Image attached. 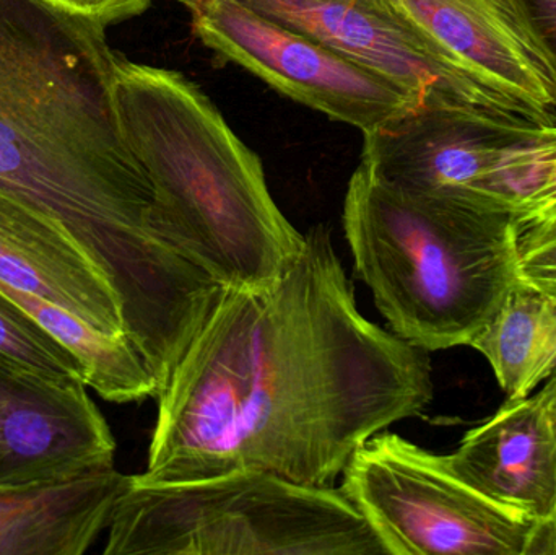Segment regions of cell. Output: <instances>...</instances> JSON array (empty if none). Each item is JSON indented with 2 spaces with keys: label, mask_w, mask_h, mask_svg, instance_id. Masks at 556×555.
Instances as JSON below:
<instances>
[{
  "label": "cell",
  "mask_w": 556,
  "mask_h": 555,
  "mask_svg": "<svg viewBox=\"0 0 556 555\" xmlns=\"http://www.w3.org/2000/svg\"><path fill=\"white\" fill-rule=\"evenodd\" d=\"M430 352L369 321L330 231L267 286L225 289L160 391L139 484L267 471L332 485L356 450L433 401Z\"/></svg>",
  "instance_id": "cell-1"
},
{
  "label": "cell",
  "mask_w": 556,
  "mask_h": 555,
  "mask_svg": "<svg viewBox=\"0 0 556 555\" xmlns=\"http://www.w3.org/2000/svg\"><path fill=\"white\" fill-rule=\"evenodd\" d=\"M106 28L0 0V191L64 225L110 277L147 361L186 348L222 286L166 235L114 98Z\"/></svg>",
  "instance_id": "cell-2"
},
{
  "label": "cell",
  "mask_w": 556,
  "mask_h": 555,
  "mask_svg": "<svg viewBox=\"0 0 556 555\" xmlns=\"http://www.w3.org/2000/svg\"><path fill=\"white\" fill-rule=\"evenodd\" d=\"M121 126L149 176L166 234L225 289H256L300 256L304 234L278 207L260 156L181 72L117 54Z\"/></svg>",
  "instance_id": "cell-3"
},
{
  "label": "cell",
  "mask_w": 556,
  "mask_h": 555,
  "mask_svg": "<svg viewBox=\"0 0 556 555\" xmlns=\"http://www.w3.org/2000/svg\"><path fill=\"white\" fill-rule=\"evenodd\" d=\"M353 269L399 338L469 345L519 282L515 218L395 188L359 163L343 201Z\"/></svg>",
  "instance_id": "cell-4"
},
{
  "label": "cell",
  "mask_w": 556,
  "mask_h": 555,
  "mask_svg": "<svg viewBox=\"0 0 556 555\" xmlns=\"http://www.w3.org/2000/svg\"><path fill=\"white\" fill-rule=\"evenodd\" d=\"M104 555H386L378 534L332 485L267 471L175 484L130 482Z\"/></svg>",
  "instance_id": "cell-5"
},
{
  "label": "cell",
  "mask_w": 556,
  "mask_h": 555,
  "mask_svg": "<svg viewBox=\"0 0 556 555\" xmlns=\"http://www.w3.org/2000/svg\"><path fill=\"white\" fill-rule=\"evenodd\" d=\"M342 491L386 555L556 554V528L470 488L434 455L394 432L371 437L346 463Z\"/></svg>",
  "instance_id": "cell-6"
},
{
  "label": "cell",
  "mask_w": 556,
  "mask_h": 555,
  "mask_svg": "<svg viewBox=\"0 0 556 555\" xmlns=\"http://www.w3.org/2000/svg\"><path fill=\"white\" fill-rule=\"evenodd\" d=\"M202 42L330 119L375 133L421 108L397 84L238 0H179Z\"/></svg>",
  "instance_id": "cell-7"
},
{
  "label": "cell",
  "mask_w": 556,
  "mask_h": 555,
  "mask_svg": "<svg viewBox=\"0 0 556 555\" xmlns=\"http://www.w3.org/2000/svg\"><path fill=\"white\" fill-rule=\"evenodd\" d=\"M238 2L391 78L421 108H467L528 119L515 103L472 77L402 0Z\"/></svg>",
  "instance_id": "cell-8"
},
{
  "label": "cell",
  "mask_w": 556,
  "mask_h": 555,
  "mask_svg": "<svg viewBox=\"0 0 556 555\" xmlns=\"http://www.w3.org/2000/svg\"><path fill=\"white\" fill-rule=\"evenodd\" d=\"M525 121L467 108H418L365 134L362 163L395 188L515 218L503 153Z\"/></svg>",
  "instance_id": "cell-9"
},
{
  "label": "cell",
  "mask_w": 556,
  "mask_h": 555,
  "mask_svg": "<svg viewBox=\"0 0 556 555\" xmlns=\"http://www.w3.org/2000/svg\"><path fill=\"white\" fill-rule=\"evenodd\" d=\"M116 440L87 387H62L0 357V491L114 465Z\"/></svg>",
  "instance_id": "cell-10"
},
{
  "label": "cell",
  "mask_w": 556,
  "mask_h": 555,
  "mask_svg": "<svg viewBox=\"0 0 556 555\" xmlns=\"http://www.w3.org/2000/svg\"><path fill=\"white\" fill-rule=\"evenodd\" d=\"M450 468L490 501L556 528V388L508 400L464 436Z\"/></svg>",
  "instance_id": "cell-11"
},
{
  "label": "cell",
  "mask_w": 556,
  "mask_h": 555,
  "mask_svg": "<svg viewBox=\"0 0 556 555\" xmlns=\"http://www.w3.org/2000/svg\"><path fill=\"white\" fill-rule=\"evenodd\" d=\"M415 20L483 87L532 123L556 126L551 84L493 0H402Z\"/></svg>",
  "instance_id": "cell-12"
},
{
  "label": "cell",
  "mask_w": 556,
  "mask_h": 555,
  "mask_svg": "<svg viewBox=\"0 0 556 555\" xmlns=\"http://www.w3.org/2000/svg\"><path fill=\"white\" fill-rule=\"evenodd\" d=\"M132 476L116 466L0 491V555H81L110 527Z\"/></svg>",
  "instance_id": "cell-13"
},
{
  "label": "cell",
  "mask_w": 556,
  "mask_h": 555,
  "mask_svg": "<svg viewBox=\"0 0 556 555\" xmlns=\"http://www.w3.org/2000/svg\"><path fill=\"white\" fill-rule=\"evenodd\" d=\"M469 348L483 355L508 400H522L556 368V302L519 280Z\"/></svg>",
  "instance_id": "cell-14"
},
{
  "label": "cell",
  "mask_w": 556,
  "mask_h": 555,
  "mask_svg": "<svg viewBox=\"0 0 556 555\" xmlns=\"http://www.w3.org/2000/svg\"><path fill=\"white\" fill-rule=\"evenodd\" d=\"M0 293L31 316L85 370V383L110 403L126 404L156 398L159 384L126 336L98 331L68 310L0 282Z\"/></svg>",
  "instance_id": "cell-15"
},
{
  "label": "cell",
  "mask_w": 556,
  "mask_h": 555,
  "mask_svg": "<svg viewBox=\"0 0 556 555\" xmlns=\"http://www.w3.org/2000/svg\"><path fill=\"white\" fill-rule=\"evenodd\" d=\"M0 357L62 387H87L80 362L3 293H0Z\"/></svg>",
  "instance_id": "cell-16"
},
{
  "label": "cell",
  "mask_w": 556,
  "mask_h": 555,
  "mask_svg": "<svg viewBox=\"0 0 556 555\" xmlns=\"http://www.w3.org/2000/svg\"><path fill=\"white\" fill-rule=\"evenodd\" d=\"M541 65L556 110V0H493Z\"/></svg>",
  "instance_id": "cell-17"
},
{
  "label": "cell",
  "mask_w": 556,
  "mask_h": 555,
  "mask_svg": "<svg viewBox=\"0 0 556 555\" xmlns=\"http://www.w3.org/2000/svg\"><path fill=\"white\" fill-rule=\"evenodd\" d=\"M515 230L519 280L556 302V220Z\"/></svg>",
  "instance_id": "cell-18"
},
{
  "label": "cell",
  "mask_w": 556,
  "mask_h": 555,
  "mask_svg": "<svg viewBox=\"0 0 556 555\" xmlns=\"http://www.w3.org/2000/svg\"><path fill=\"white\" fill-rule=\"evenodd\" d=\"M41 2L59 12L108 28L113 23L123 22L146 12L153 0H41Z\"/></svg>",
  "instance_id": "cell-19"
},
{
  "label": "cell",
  "mask_w": 556,
  "mask_h": 555,
  "mask_svg": "<svg viewBox=\"0 0 556 555\" xmlns=\"http://www.w3.org/2000/svg\"><path fill=\"white\" fill-rule=\"evenodd\" d=\"M554 220H556V155L541 189L535 192L525 211L515 217V224L532 225Z\"/></svg>",
  "instance_id": "cell-20"
},
{
  "label": "cell",
  "mask_w": 556,
  "mask_h": 555,
  "mask_svg": "<svg viewBox=\"0 0 556 555\" xmlns=\"http://www.w3.org/2000/svg\"><path fill=\"white\" fill-rule=\"evenodd\" d=\"M551 380L554 381L555 388H556V368L554 374H552Z\"/></svg>",
  "instance_id": "cell-21"
}]
</instances>
